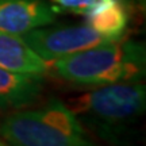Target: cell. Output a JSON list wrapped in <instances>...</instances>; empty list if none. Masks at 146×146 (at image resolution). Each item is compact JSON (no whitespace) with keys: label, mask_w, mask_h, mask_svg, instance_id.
I'll list each match as a JSON object with an SVG mask.
<instances>
[{"label":"cell","mask_w":146,"mask_h":146,"mask_svg":"<svg viewBox=\"0 0 146 146\" xmlns=\"http://www.w3.org/2000/svg\"><path fill=\"white\" fill-rule=\"evenodd\" d=\"M57 12L45 0H0V31L23 35L56 22Z\"/></svg>","instance_id":"5"},{"label":"cell","mask_w":146,"mask_h":146,"mask_svg":"<svg viewBox=\"0 0 146 146\" xmlns=\"http://www.w3.org/2000/svg\"><path fill=\"white\" fill-rule=\"evenodd\" d=\"M129 21L126 0H96L85 14V23L112 41L123 38Z\"/></svg>","instance_id":"8"},{"label":"cell","mask_w":146,"mask_h":146,"mask_svg":"<svg viewBox=\"0 0 146 146\" xmlns=\"http://www.w3.org/2000/svg\"><path fill=\"white\" fill-rule=\"evenodd\" d=\"M66 106L87 133L108 146H130L145 112L146 88L141 81L96 87Z\"/></svg>","instance_id":"1"},{"label":"cell","mask_w":146,"mask_h":146,"mask_svg":"<svg viewBox=\"0 0 146 146\" xmlns=\"http://www.w3.org/2000/svg\"><path fill=\"white\" fill-rule=\"evenodd\" d=\"M0 138L10 146H94L68 106L56 98L41 108L5 116Z\"/></svg>","instance_id":"3"},{"label":"cell","mask_w":146,"mask_h":146,"mask_svg":"<svg viewBox=\"0 0 146 146\" xmlns=\"http://www.w3.org/2000/svg\"><path fill=\"white\" fill-rule=\"evenodd\" d=\"M21 36L33 52L46 62L112 41L89 27L87 23L73 26L47 25L34 29Z\"/></svg>","instance_id":"4"},{"label":"cell","mask_w":146,"mask_h":146,"mask_svg":"<svg viewBox=\"0 0 146 146\" xmlns=\"http://www.w3.org/2000/svg\"><path fill=\"white\" fill-rule=\"evenodd\" d=\"M145 46L133 39H115L49 62V72L76 87H103L141 81Z\"/></svg>","instance_id":"2"},{"label":"cell","mask_w":146,"mask_h":146,"mask_svg":"<svg viewBox=\"0 0 146 146\" xmlns=\"http://www.w3.org/2000/svg\"><path fill=\"white\" fill-rule=\"evenodd\" d=\"M0 66L27 74L49 73V62L36 56L22 36L3 31H0Z\"/></svg>","instance_id":"7"},{"label":"cell","mask_w":146,"mask_h":146,"mask_svg":"<svg viewBox=\"0 0 146 146\" xmlns=\"http://www.w3.org/2000/svg\"><path fill=\"white\" fill-rule=\"evenodd\" d=\"M0 146H10V145H8V143H5V142L0 138Z\"/></svg>","instance_id":"11"},{"label":"cell","mask_w":146,"mask_h":146,"mask_svg":"<svg viewBox=\"0 0 146 146\" xmlns=\"http://www.w3.org/2000/svg\"><path fill=\"white\" fill-rule=\"evenodd\" d=\"M127 3H133V4H137V5H142L145 4V0H126Z\"/></svg>","instance_id":"10"},{"label":"cell","mask_w":146,"mask_h":146,"mask_svg":"<svg viewBox=\"0 0 146 146\" xmlns=\"http://www.w3.org/2000/svg\"><path fill=\"white\" fill-rule=\"evenodd\" d=\"M96 0H52L53 8L56 12H72L77 15H85Z\"/></svg>","instance_id":"9"},{"label":"cell","mask_w":146,"mask_h":146,"mask_svg":"<svg viewBox=\"0 0 146 146\" xmlns=\"http://www.w3.org/2000/svg\"><path fill=\"white\" fill-rule=\"evenodd\" d=\"M43 76L8 70L0 66V110L27 108L39 100Z\"/></svg>","instance_id":"6"}]
</instances>
